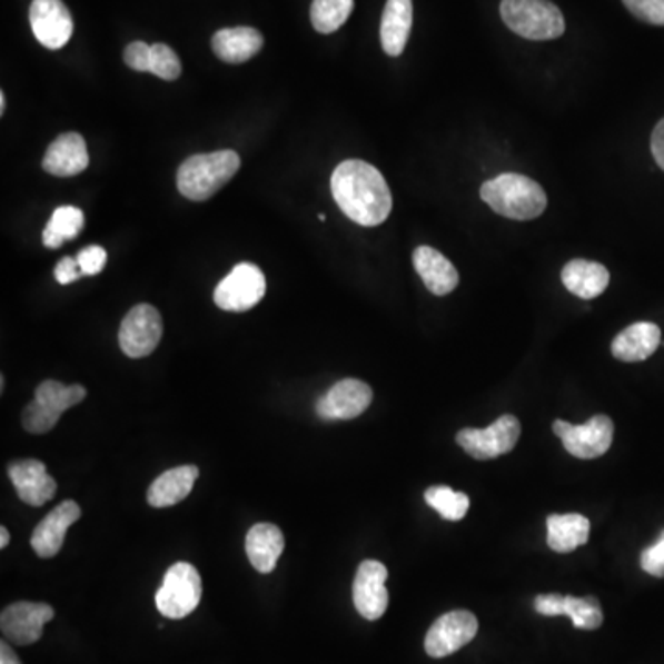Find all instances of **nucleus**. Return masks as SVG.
<instances>
[{
    "label": "nucleus",
    "mask_w": 664,
    "mask_h": 664,
    "mask_svg": "<svg viewBox=\"0 0 664 664\" xmlns=\"http://www.w3.org/2000/svg\"><path fill=\"white\" fill-rule=\"evenodd\" d=\"M83 226L86 218L81 209L72 206L58 207L44 227L43 244L50 249L60 248L66 240L78 237Z\"/></svg>",
    "instance_id": "26"
},
{
    "label": "nucleus",
    "mask_w": 664,
    "mask_h": 664,
    "mask_svg": "<svg viewBox=\"0 0 664 664\" xmlns=\"http://www.w3.org/2000/svg\"><path fill=\"white\" fill-rule=\"evenodd\" d=\"M266 277L259 266L240 262L215 288V303L227 313H246L262 301Z\"/></svg>",
    "instance_id": "6"
},
{
    "label": "nucleus",
    "mask_w": 664,
    "mask_h": 664,
    "mask_svg": "<svg viewBox=\"0 0 664 664\" xmlns=\"http://www.w3.org/2000/svg\"><path fill=\"white\" fill-rule=\"evenodd\" d=\"M425 501L445 521H462L465 514L469 512V497L465 493L454 492L453 487H428L427 493H425Z\"/></svg>",
    "instance_id": "29"
},
{
    "label": "nucleus",
    "mask_w": 664,
    "mask_h": 664,
    "mask_svg": "<svg viewBox=\"0 0 664 664\" xmlns=\"http://www.w3.org/2000/svg\"><path fill=\"white\" fill-rule=\"evenodd\" d=\"M200 476L196 465H181L162 473L148 489V504L153 508H170L189 497Z\"/></svg>",
    "instance_id": "21"
},
{
    "label": "nucleus",
    "mask_w": 664,
    "mask_h": 664,
    "mask_svg": "<svg viewBox=\"0 0 664 664\" xmlns=\"http://www.w3.org/2000/svg\"><path fill=\"white\" fill-rule=\"evenodd\" d=\"M265 38L251 27L224 28L212 36V50L226 63H244L259 54Z\"/></svg>",
    "instance_id": "22"
},
{
    "label": "nucleus",
    "mask_w": 664,
    "mask_h": 664,
    "mask_svg": "<svg viewBox=\"0 0 664 664\" xmlns=\"http://www.w3.org/2000/svg\"><path fill=\"white\" fill-rule=\"evenodd\" d=\"M557 438H562L567 453L574 458L594 459L604 456L610 450L615 434V425L607 416H594L585 425H571L567 422H556L552 427Z\"/></svg>",
    "instance_id": "8"
},
{
    "label": "nucleus",
    "mask_w": 664,
    "mask_h": 664,
    "mask_svg": "<svg viewBox=\"0 0 664 664\" xmlns=\"http://www.w3.org/2000/svg\"><path fill=\"white\" fill-rule=\"evenodd\" d=\"M546 541L557 554H568L589 541V518L579 514H554L546 518Z\"/></svg>",
    "instance_id": "25"
},
{
    "label": "nucleus",
    "mask_w": 664,
    "mask_h": 664,
    "mask_svg": "<svg viewBox=\"0 0 664 664\" xmlns=\"http://www.w3.org/2000/svg\"><path fill=\"white\" fill-rule=\"evenodd\" d=\"M521 438V423L512 414H504L487 428H464L456 434V443L475 459H493L514 450Z\"/></svg>",
    "instance_id": "7"
},
{
    "label": "nucleus",
    "mask_w": 664,
    "mask_h": 664,
    "mask_svg": "<svg viewBox=\"0 0 664 664\" xmlns=\"http://www.w3.org/2000/svg\"><path fill=\"white\" fill-rule=\"evenodd\" d=\"M478 633V621L470 611H450L439 616L428 630L425 638V650L434 660H442L453 655L465 644H469Z\"/></svg>",
    "instance_id": "10"
},
{
    "label": "nucleus",
    "mask_w": 664,
    "mask_h": 664,
    "mask_svg": "<svg viewBox=\"0 0 664 664\" xmlns=\"http://www.w3.org/2000/svg\"><path fill=\"white\" fill-rule=\"evenodd\" d=\"M285 551V537L279 526L270 523L255 524L246 537V554L255 571L270 574Z\"/></svg>",
    "instance_id": "20"
},
{
    "label": "nucleus",
    "mask_w": 664,
    "mask_h": 664,
    "mask_svg": "<svg viewBox=\"0 0 664 664\" xmlns=\"http://www.w3.org/2000/svg\"><path fill=\"white\" fill-rule=\"evenodd\" d=\"M0 664H21L16 652L8 646L6 641H2V644H0Z\"/></svg>",
    "instance_id": "39"
},
{
    "label": "nucleus",
    "mask_w": 664,
    "mask_h": 664,
    "mask_svg": "<svg viewBox=\"0 0 664 664\" xmlns=\"http://www.w3.org/2000/svg\"><path fill=\"white\" fill-rule=\"evenodd\" d=\"M240 168L237 151L220 150L185 159L178 170V190L192 201H206L231 181Z\"/></svg>",
    "instance_id": "3"
},
{
    "label": "nucleus",
    "mask_w": 664,
    "mask_h": 664,
    "mask_svg": "<svg viewBox=\"0 0 664 664\" xmlns=\"http://www.w3.org/2000/svg\"><path fill=\"white\" fill-rule=\"evenodd\" d=\"M661 346V329L650 321H638L622 330L611 344L613 357L622 363H643Z\"/></svg>",
    "instance_id": "19"
},
{
    "label": "nucleus",
    "mask_w": 664,
    "mask_h": 664,
    "mask_svg": "<svg viewBox=\"0 0 664 664\" xmlns=\"http://www.w3.org/2000/svg\"><path fill=\"white\" fill-rule=\"evenodd\" d=\"M89 167L86 139L80 133H63L58 137L43 157L44 172L58 178H71Z\"/></svg>",
    "instance_id": "17"
},
{
    "label": "nucleus",
    "mask_w": 664,
    "mask_h": 664,
    "mask_svg": "<svg viewBox=\"0 0 664 664\" xmlns=\"http://www.w3.org/2000/svg\"><path fill=\"white\" fill-rule=\"evenodd\" d=\"M61 414L33 399L22 412V427L30 434H47L60 422Z\"/></svg>",
    "instance_id": "32"
},
{
    "label": "nucleus",
    "mask_w": 664,
    "mask_h": 664,
    "mask_svg": "<svg viewBox=\"0 0 664 664\" xmlns=\"http://www.w3.org/2000/svg\"><path fill=\"white\" fill-rule=\"evenodd\" d=\"M562 616H568L574 627L578 630H598L604 624V613L599 602L593 596L576 598V596H563Z\"/></svg>",
    "instance_id": "30"
},
{
    "label": "nucleus",
    "mask_w": 664,
    "mask_h": 664,
    "mask_svg": "<svg viewBox=\"0 0 664 664\" xmlns=\"http://www.w3.org/2000/svg\"><path fill=\"white\" fill-rule=\"evenodd\" d=\"M371 400L373 392L368 384L357 378H344L319 397L316 412L324 422H346L368 410Z\"/></svg>",
    "instance_id": "11"
},
{
    "label": "nucleus",
    "mask_w": 664,
    "mask_h": 664,
    "mask_svg": "<svg viewBox=\"0 0 664 664\" xmlns=\"http://www.w3.org/2000/svg\"><path fill=\"white\" fill-rule=\"evenodd\" d=\"M652 153H654L655 162L664 170V119L655 126L654 133H652Z\"/></svg>",
    "instance_id": "38"
},
{
    "label": "nucleus",
    "mask_w": 664,
    "mask_h": 664,
    "mask_svg": "<svg viewBox=\"0 0 664 664\" xmlns=\"http://www.w3.org/2000/svg\"><path fill=\"white\" fill-rule=\"evenodd\" d=\"M201 602V578L195 565L179 562L168 568L156 593V605L162 616L179 621L189 616Z\"/></svg>",
    "instance_id": "5"
},
{
    "label": "nucleus",
    "mask_w": 664,
    "mask_h": 664,
    "mask_svg": "<svg viewBox=\"0 0 664 664\" xmlns=\"http://www.w3.org/2000/svg\"><path fill=\"white\" fill-rule=\"evenodd\" d=\"M17 495L28 506H43L56 495V480L49 475L47 465L39 459H21L8 469Z\"/></svg>",
    "instance_id": "15"
},
{
    "label": "nucleus",
    "mask_w": 664,
    "mask_h": 664,
    "mask_svg": "<svg viewBox=\"0 0 664 664\" xmlns=\"http://www.w3.org/2000/svg\"><path fill=\"white\" fill-rule=\"evenodd\" d=\"M8 543H10V532L2 526V528H0V548H6Z\"/></svg>",
    "instance_id": "40"
},
{
    "label": "nucleus",
    "mask_w": 664,
    "mask_h": 664,
    "mask_svg": "<svg viewBox=\"0 0 664 664\" xmlns=\"http://www.w3.org/2000/svg\"><path fill=\"white\" fill-rule=\"evenodd\" d=\"M641 567L655 578H664V529L660 539L641 554Z\"/></svg>",
    "instance_id": "35"
},
{
    "label": "nucleus",
    "mask_w": 664,
    "mask_h": 664,
    "mask_svg": "<svg viewBox=\"0 0 664 664\" xmlns=\"http://www.w3.org/2000/svg\"><path fill=\"white\" fill-rule=\"evenodd\" d=\"M76 260H78L83 276H97V274H100L106 268L108 254H106V249L102 246H87L86 249H81Z\"/></svg>",
    "instance_id": "34"
},
{
    "label": "nucleus",
    "mask_w": 664,
    "mask_h": 664,
    "mask_svg": "<svg viewBox=\"0 0 664 664\" xmlns=\"http://www.w3.org/2000/svg\"><path fill=\"white\" fill-rule=\"evenodd\" d=\"M630 13L641 21L664 27V0H622Z\"/></svg>",
    "instance_id": "33"
},
{
    "label": "nucleus",
    "mask_w": 664,
    "mask_h": 664,
    "mask_svg": "<svg viewBox=\"0 0 664 664\" xmlns=\"http://www.w3.org/2000/svg\"><path fill=\"white\" fill-rule=\"evenodd\" d=\"M501 16L512 32L529 41H548L565 33V17L551 0H503Z\"/></svg>",
    "instance_id": "4"
},
{
    "label": "nucleus",
    "mask_w": 664,
    "mask_h": 664,
    "mask_svg": "<svg viewBox=\"0 0 664 664\" xmlns=\"http://www.w3.org/2000/svg\"><path fill=\"white\" fill-rule=\"evenodd\" d=\"M336 206L349 220L364 227L380 226L388 220L394 198L383 174L369 162L347 159L330 176Z\"/></svg>",
    "instance_id": "1"
},
{
    "label": "nucleus",
    "mask_w": 664,
    "mask_h": 664,
    "mask_svg": "<svg viewBox=\"0 0 664 664\" xmlns=\"http://www.w3.org/2000/svg\"><path fill=\"white\" fill-rule=\"evenodd\" d=\"M388 568L375 559L358 565L353 582V602L366 621H378L388 610L389 594L386 589Z\"/></svg>",
    "instance_id": "13"
},
{
    "label": "nucleus",
    "mask_w": 664,
    "mask_h": 664,
    "mask_svg": "<svg viewBox=\"0 0 664 664\" xmlns=\"http://www.w3.org/2000/svg\"><path fill=\"white\" fill-rule=\"evenodd\" d=\"M6 111V95L4 92H2V95H0V113L4 115Z\"/></svg>",
    "instance_id": "41"
},
{
    "label": "nucleus",
    "mask_w": 664,
    "mask_h": 664,
    "mask_svg": "<svg viewBox=\"0 0 664 664\" xmlns=\"http://www.w3.org/2000/svg\"><path fill=\"white\" fill-rule=\"evenodd\" d=\"M480 198L501 217L517 221L535 220L548 206L537 181L514 172L501 174L482 185Z\"/></svg>",
    "instance_id": "2"
},
{
    "label": "nucleus",
    "mask_w": 664,
    "mask_h": 664,
    "mask_svg": "<svg viewBox=\"0 0 664 664\" xmlns=\"http://www.w3.org/2000/svg\"><path fill=\"white\" fill-rule=\"evenodd\" d=\"M54 618V610L49 604L36 602H17L2 611L0 630L10 643L19 646L38 643L43 635L47 622Z\"/></svg>",
    "instance_id": "12"
},
{
    "label": "nucleus",
    "mask_w": 664,
    "mask_h": 664,
    "mask_svg": "<svg viewBox=\"0 0 664 664\" xmlns=\"http://www.w3.org/2000/svg\"><path fill=\"white\" fill-rule=\"evenodd\" d=\"M414 6L412 0H388L380 21V43L392 58L403 54L412 32Z\"/></svg>",
    "instance_id": "23"
},
{
    "label": "nucleus",
    "mask_w": 664,
    "mask_h": 664,
    "mask_svg": "<svg viewBox=\"0 0 664 664\" xmlns=\"http://www.w3.org/2000/svg\"><path fill=\"white\" fill-rule=\"evenodd\" d=\"M161 336V314L156 307L142 303L131 308L122 319L119 333L120 349L126 357L145 358L156 351Z\"/></svg>",
    "instance_id": "9"
},
{
    "label": "nucleus",
    "mask_w": 664,
    "mask_h": 664,
    "mask_svg": "<svg viewBox=\"0 0 664 664\" xmlns=\"http://www.w3.org/2000/svg\"><path fill=\"white\" fill-rule=\"evenodd\" d=\"M30 24L39 43L50 50H60L69 43L75 22L63 0H33Z\"/></svg>",
    "instance_id": "14"
},
{
    "label": "nucleus",
    "mask_w": 664,
    "mask_h": 664,
    "mask_svg": "<svg viewBox=\"0 0 664 664\" xmlns=\"http://www.w3.org/2000/svg\"><path fill=\"white\" fill-rule=\"evenodd\" d=\"M562 281L568 293L582 299H594L610 287V271L593 260L574 259L565 265Z\"/></svg>",
    "instance_id": "24"
},
{
    "label": "nucleus",
    "mask_w": 664,
    "mask_h": 664,
    "mask_svg": "<svg viewBox=\"0 0 664 664\" xmlns=\"http://www.w3.org/2000/svg\"><path fill=\"white\" fill-rule=\"evenodd\" d=\"M54 276L56 281L60 283V285H71V283L78 281L83 274H81L78 260L66 257V259H61L58 266H56Z\"/></svg>",
    "instance_id": "37"
},
{
    "label": "nucleus",
    "mask_w": 664,
    "mask_h": 664,
    "mask_svg": "<svg viewBox=\"0 0 664 664\" xmlns=\"http://www.w3.org/2000/svg\"><path fill=\"white\" fill-rule=\"evenodd\" d=\"M86 388L80 384L58 383V380H44L36 388V400L41 405L49 406L50 410L63 414L72 406L80 405L81 400L86 399Z\"/></svg>",
    "instance_id": "27"
},
{
    "label": "nucleus",
    "mask_w": 664,
    "mask_h": 664,
    "mask_svg": "<svg viewBox=\"0 0 664 664\" xmlns=\"http://www.w3.org/2000/svg\"><path fill=\"white\" fill-rule=\"evenodd\" d=\"M412 260H414V268L425 283V287L434 296H447V294L453 293L454 288L458 287V270L454 268L453 262L445 255L439 254L438 249L430 248V246H419L414 251Z\"/></svg>",
    "instance_id": "18"
},
{
    "label": "nucleus",
    "mask_w": 664,
    "mask_h": 664,
    "mask_svg": "<svg viewBox=\"0 0 664 664\" xmlns=\"http://www.w3.org/2000/svg\"><path fill=\"white\" fill-rule=\"evenodd\" d=\"M150 72L161 80H178L181 75V61L168 44H151Z\"/></svg>",
    "instance_id": "31"
},
{
    "label": "nucleus",
    "mask_w": 664,
    "mask_h": 664,
    "mask_svg": "<svg viewBox=\"0 0 664 664\" xmlns=\"http://www.w3.org/2000/svg\"><path fill=\"white\" fill-rule=\"evenodd\" d=\"M81 517V508L75 501L61 503L54 512H50L41 523L36 526L32 534V548L39 557L49 559L54 557L63 546L67 529Z\"/></svg>",
    "instance_id": "16"
},
{
    "label": "nucleus",
    "mask_w": 664,
    "mask_h": 664,
    "mask_svg": "<svg viewBox=\"0 0 664 664\" xmlns=\"http://www.w3.org/2000/svg\"><path fill=\"white\" fill-rule=\"evenodd\" d=\"M151 44L133 41L125 50L126 66L137 72H150Z\"/></svg>",
    "instance_id": "36"
},
{
    "label": "nucleus",
    "mask_w": 664,
    "mask_h": 664,
    "mask_svg": "<svg viewBox=\"0 0 664 664\" xmlns=\"http://www.w3.org/2000/svg\"><path fill=\"white\" fill-rule=\"evenodd\" d=\"M353 0H314L310 21L316 32L333 33L340 30L351 16Z\"/></svg>",
    "instance_id": "28"
}]
</instances>
